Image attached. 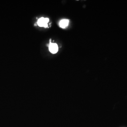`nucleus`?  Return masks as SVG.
Wrapping results in <instances>:
<instances>
[{
  "label": "nucleus",
  "instance_id": "nucleus-3",
  "mask_svg": "<svg viewBox=\"0 0 127 127\" xmlns=\"http://www.w3.org/2000/svg\"><path fill=\"white\" fill-rule=\"evenodd\" d=\"M69 21L68 19H62L59 22V26L62 28H65L69 24Z\"/></svg>",
  "mask_w": 127,
  "mask_h": 127
},
{
  "label": "nucleus",
  "instance_id": "nucleus-2",
  "mask_svg": "<svg viewBox=\"0 0 127 127\" xmlns=\"http://www.w3.org/2000/svg\"><path fill=\"white\" fill-rule=\"evenodd\" d=\"M49 50L52 54H56L58 50V45L55 43H51L50 40V43L49 45Z\"/></svg>",
  "mask_w": 127,
  "mask_h": 127
},
{
  "label": "nucleus",
  "instance_id": "nucleus-1",
  "mask_svg": "<svg viewBox=\"0 0 127 127\" xmlns=\"http://www.w3.org/2000/svg\"><path fill=\"white\" fill-rule=\"evenodd\" d=\"M49 22V19L48 18L41 17L38 19L37 21L38 25L40 27H44L47 28L48 27V23Z\"/></svg>",
  "mask_w": 127,
  "mask_h": 127
}]
</instances>
